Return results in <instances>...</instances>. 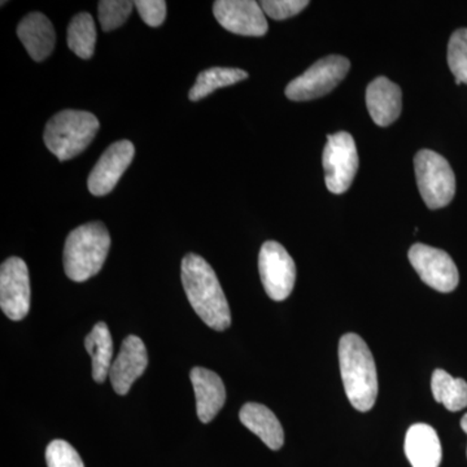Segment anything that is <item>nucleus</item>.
Masks as SVG:
<instances>
[{"label":"nucleus","mask_w":467,"mask_h":467,"mask_svg":"<svg viewBox=\"0 0 467 467\" xmlns=\"http://www.w3.org/2000/svg\"><path fill=\"white\" fill-rule=\"evenodd\" d=\"M181 279L187 299L205 325L225 331L232 325V313L216 273L207 261L195 254L182 260Z\"/></svg>","instance_id":"obj_1"},{"label":"nucleus","mask_w":467,"mask_h":467,"mask_svg":"<svg viewBox=\"0 0 467 467\" xmlns=\"http://www.w3.org/2000/svg\"><path fill=\"white\" fill-rule=\"evenodd\" d=\"M340 373L347 398L359 411L374 407L378 396V374L373 353L361 337L343 335L339 342Z\"/></svg>","instance_id":"obj_2"},{"label":"nucleus","mask_w":467,"mask_h":467,"mask_svg":"<svg viewBox=\"0 0 467 467\" xmlns=\"http://www.w3.org/2000/svg\"><path fill=\"white\" fill-rule=\"evenodd\" d=\"M110 236L101 223H85L67 235L64 248V269L67 278L85 282L97 275L106 263Z\"/></svg>","instance_id":"obj_3"},{"label":"nucleus","mask_w":467,"mask_h":467,"mask_svg":"<svg viewBox=\"0 0 467 467\" xmlns=\"http://www.w3.org/2000/svg\"><path fill=\"white\" fill-rule=\"evenodd\" d=\"M99 128V119L90 112L61 110L46 125L43 140L60 161H67L90 146Z\"/></svg>","instance_id":"obj_4"},{"label":"nucleus","mask_w":467,"mask_h":467,"mask_svg":"<svg viewBox=\"0 0 467 467\" xmlns=\"http://www.w3.org/2000/svg\"><path fill=\"white\" fill-rule=\"evenodd\" d=\"M420 196L430 209L447 207L456 193V177L450 162L434 150H422L414 158Z\"/></svg>","instance_id":"obj_5"},{"label":"nucleus","mask_w":467,"mask_h":467,"mask_svg":"<svg viewBox=\"0 0 467 467\" xmlns=\"http://www.w3.org/2000/svg\"><path fill=\"white\" fill-rule=\"evenodd\" d=\"M348 58L331 55L321 58L303 75L292 79L285 88V97L294 101H306L324 97L337 88L348 75Z\"/></svg>","instance_id":"obj_6"},{"label":"nucleus","mask_w":467,"mask_h":467,"mask_svg":"<svg viewBox=\"0 0 467 467\" xmlns=\"http://www.w3.org/2000/svg\"><path fill=\"white\" fill-rule=\"evenodd\" d=\"M322 164L328 192L344 193L352 186L358 169V153L355 140L346 131L328 135Z\"/></svg>","instance_id":"obj_7"},{"label":"nucleus","mask_w":467,"mask_h":467,"mask_svg":"<svg viewBox=\"0 0 467 467\" xmlns=\"http://www.w3.org/2000/svg\"><path fill=\"white\" fill-rule=\"evenodd\" d=\"M261 282L270 299L284 301L290 296L296 282V265L284 245L264 243L259 254Z\"/></svg>","instance_id":"obj_8"},{"label":"nucleus","mask_w":467,"mask_h":467,"mask_svg":"<svg viewBox=\"0 0 467 467\" xmlns=\"http://www.w3.org/2000/svg\"><path fill=\"white\" fill-rule=\"evenodd\" d=\"M409 261L420 278L436 291L451 292L459 285V270L445 251L417 243L409 250Z\"/></svg>","instance_id":"obj_9"},{"label":"nucleus","mask_w":467,"mask_h":467,"mask_svg":"<svg viewBox=\"0 0 467 467\" xmlns=\"http://www.w3.org/2000/svg\"><path fill=\"white\" fill-rule=\"evenodd\" d=\"M0 308L12 321H21L29 313V270L20 257H11L0 267Z\"/></svg>","instance_id":"obj_10"},{"label":"nucleus","mask_w":467,"mask_h":467,"mask_svg":"<svg viewBox=\"0 0 467 467\" xmlns=\"http://www.w3.org/2000/svg\"><path fill=\"white\" fill-rule=\"evenodd\" d=\"M213 14L223 29L245 36H263L267 33L265 12L254 0H217Z\"/></svg>","instance_id":"obj_11"},{"label":"nucleus","mask_w":467,"mask_h":467,"mask_svg":"<svg viewBox=\"0 0 467 467\" xmlns=\"http://www.w3.org/2000/svg\"><path fill=\"white\" fill-rule=\"evenodd\" d=\"M134 155V144L130 140L110 144L88 175V192L94 196L112 192L126 169L130 167Z\"/></svg>","instance_id":"obj_12"},{"label":"nucleus","mask_w":467,"mask_h":467,"mask_svg":"<svg viewBox=\"0 0 467 467\" xmlns=\"http://www.w3.org/2000/svg\"><path fill=\"white\" fill-rule=\"evenodd\" d=\"M149 365V355L142 339L130 335L122 342L119 356L113 359L109 379L117 395L130 391L135 380L143 376Z\"/></svg>","instance_id":"obj_13"},{"label":"nucleus","mask_w":467,"mask_h":467,"mask_svg":"<svg viewBox=\"0 0 467 467\" xmlns=\"http://www.w3.org/2000/svg\"><path fill=\"white\" fill-rule=\"evenodd\" d=\"M190 378L195 391L196 413L202 423H209L225 405V384L216 373L204 368H193Z\"/></svg>","instance_id":"obj_14"},{"label":"nucleus","mask_w":467,"mask_h":467,"mask_svg":"<svg viewBox=\"0 0 467 467\" xmlns=\"http://www.w3.org/2000/svg\"><path fill=\"white\" fill-rule=\"evenodd\" d=\"M367 106L373 121L386 128L401 115V88L386 77H378L368 86Z\"/></svg>","instance_id":"obj_15"},{"label":"nucleus","mask_w":467,"mask_h":467,"mask_svg":"<svg viewBox=\"0 0 467 467\" xmlns=\"http://www.w3.org/2000/svg\"><path fill=\"white\" fill-rule=\"evenodd\" d=\"M17 36L33 60H46L55 48L57 34L47 17L39 12H33L21 20Z\"/></svg>","instance_id":"obj_16"},{"label":"nucleus","mask_w":467,"mask_h":467,"mask_svg":"<svg viewBox=\"0 0 467 467\" xmlns=\"http://www.w3.org/2000/svg\"><path fill=\"white\" fill-rule=\"evenodd\" d=\"M405 454L413 467H439L442 459L441 439L435 429L417 423L405 436Z\"/></svg>","instance_id":"obj_17"},{"label":"nucleus","mask_w":467,"mask_h":467,"mask_svg":"<svg viewBox=\"0 0 467 467\" xmlns=\"http://www.w3.org/2000/svg\"><path fill=\"white\" fill-rule=\"evenodd\" d=\"M239 418L243 426L259 436L270 450H281L285 442L284 427L269 408L257 402H248L243 405Z\"/></svg>","instance_id":"obj_18"},{"label":"nucleus","mask_w":467,"mask_h":467,"mask_svg":"<svg viewBox=\"0 0 467 467\" xmlns=\"http://www.w3.org/2000/svg\"><path fill=\"white\" fill-rule=\"evenodd\" d=\"M85 347L92 358V378L95 382L103 383L109 376L113 362V342L109 326L104 322L95 325L86 337Z\"/></svg>","instance_id":"obj_19"},{"label":"nucleus","mask_w":467,"mask_h":467,"mask_svg":"<svg viewBox=\"0 0 467 467\" xmlns=\"http://www.w3.org/2000/svg\"><path fill=\"white\" fill-rule=\"evenodd\" d=\"M247 78L248 73L245 70L238 69V67H209V69L199 73L195 85L189 92L190 100H202V98L208 97L218 88L238 84Z\"/></svg>","instance_id":"obj_20"},{"label":"nucleus","mask_w":467,"mask_h":467,"mask_svg":"<svg viewBox=\"0 0 467 467\" xmlns=\"http://www.w3.org/2000/svg\"><path fill=\"white\" fill-rule=\"evenodd\" d=\"M435 400L450 411H460L467 407V383L462 378H453L447 371L436 368L431 378Z\"/></svg>","instance_id":"obj_21"},{"label":"nucleus","mask_w":467,"mask_h":467,"mask_svg":"<svg viewBox=\"0 0 467 467\" xmlns=\"http://www.w3.org/2000/svg\"><path fill=\"white\" fill-rule=\"evenodd\" d=\"M67 47L77 57L91 58L97 43V27L90 14H78L70 21L67 33Z\"/></svg>","instance_id":"obj_22"},{"label":"nucleus","mask_w":467,"mask_h":467,"mask_svg":"<svg viewBox=\"0 0 467 467\" xmlns=\"http://www.w3.org/2000/svg\"><path fill=\"white\" fill-rule=\"evenodd\" d=\"M448 66L456 77V84L467 85V29L451 34L448 45Z\"/></svg>","instance_id":"obj_23"},{"label":"nucleus","mask_w":467,"mask_h":467,"mask_svg":"<svg viewBox=\"0 0 467 467\" xmlns=\"http://www.w3.org/2000/svg\"><path fill=\"white\" fill-rule=\"evenodd\" d=\"M134 5L133 2L126 0H101L98 5L101 29L104 32H112L124 26Z\"/></svg>","instance_id":"obj_24"},{"label":"nucleus","mask_w":467,"mask_h":467,"mask_svg":"<svg viewBox=\"0 0 467 467\" xmlns=\"http://www.w3.org/2000/svg\"><path fill=\"white\" fill-rule=\"evenodd\" d=\"M48 467H85L78 451L66 441H54L46 450Z\"/></svg>","instance_id":"obj_25"},{"label":"nucleus","mask_w":467,"mask_h":467,"mask_svg":"<svg viewBox=\"0 0 467 467\" xmlns=\"http://www.w3.org/2000/svg\"><path fill=\"white\" fill-rule=\"evenodd\" d=\"M308 5L309 2L306 0H264L261 2V7L266 16L278 21L296 16Z\"/></svg>","instance_id":"obj_26"},{"label":"nucleus","mask_w":467,"mask_h":467,"mask_svg":"<svg viewBox=\"0 0 467 467\" xmlns=\"http://www.w3.org/2000/svg\"><path fill=\"white\" fill-rule=\"evenodd\" d=\"M134 5L149 26L158 27L167 17V3L164 0H138Z\"/></svg>","instance_id":"obj_27"},{"label":"nucleus","mask_w":467,"mask_h":467,"mask_svg":"<svg viewBox=\"0 0 467 467\" xmlns=\"http://www.w3.org/2000/svg\"><path fill=\"white\" fill-rule=\"evenodd\" d=\"M461 427H462L463 431L467 434V413L462 417V420H461Z\"/></svg>","instance_id":"obj_28"}]
</instances>
